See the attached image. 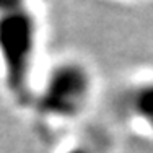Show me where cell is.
<instances>
[{"label": "cell", "mask_w": 153, "mask_h": 153, "mask_svg": "<svg viewBox=\"0 0 153 153\" xmlns=\"http://www.w3.org/2000/svg\"><path fill=\"white\" fill-rule=\"evenodd\" d=\"M41 15L26 2H0V82L10 100L28 108L39 78Z\"/></svg>", "instance_id": "6da1fadb"}, {"label": "cell", "mask_w": 153, "mask_h": 153, "mask_svg": "<svg viewBox=\"0 0 153 153\" xmlns=\"http://www.w3.org/2000/svg\"><path fill=\"white\" fill-rule=\"evenodd\" d=\"M96 75L88 62L65 57L39 75L28 109L42 126L65 127L78 122L93 106Z\"/></svg>", "instance_id": "7a4b0ae2"}, {"label": "cell", "mask_w": 153, "mask_h": 153, "mask_svg": "<svg viewBox=\"0 0 153 153\" xmlns=\"http://www.w3.org/2000/svg\"><path fill=\"white\" fill-rule=\"evenodd\" d=\"M119 109L134 130L153 138V72L135 75L124 85Z\"/></svg>", "instance_id": "3957f363"}, {"label": "cell", "mask_w": 153, "mask_h": 153, "mask_svg": "<svg viewBox=\"0 0 153 153\" xmlns=\"http://www.w3.org/2000/svg\"><path fill=\"white\" fill-rule=\"evenodd\" d=\"M111 132L103 127H88L67 143L62 153H114Z\"/></svg>", "instance_id": "277c9868"}]
</instances>
